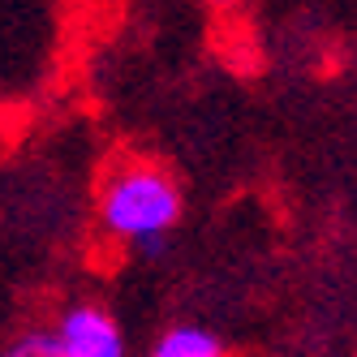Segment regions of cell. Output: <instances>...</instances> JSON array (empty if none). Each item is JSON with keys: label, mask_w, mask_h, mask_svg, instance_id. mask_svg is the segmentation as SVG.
I'll list each match as a JSON object with an SVG mask.
<instances>
[{"label": "cell", "mask_w": 357, "mask_h": 357, "mask_svg": "<svg viewBox=\"0 0 357 357\" xmlns=\"http://www.w3.org/2000/svg\"><path fill=\"white\" fill-rule=\"evenodd\" d=\"M99 224L121 241L172 233L181 224V190L160 164H121L99 190Z\"/></svg>", "instance_id": "1"}, {"label": "cell", "mask_w": 357, "mask_h": 357, "mask_svg": "<svg viewBox=\"0 0 357 357\" xmlns=\"http://www.w3.org/2000/svg\"><path fill=\"white\" fill-rule=\"evenodd\" d=\"M0 357H65L56 331H26L22 340H13Z\"/></svg>", "instance_id": "4"}, {"label": "cell", "mask_w": 357, "mask_h": 357, "mask_svg": "<svg viewBox=\"0 0 357 357\" xmlns=\"http://www.w3.org/2000/svg\"><path fill=\"white\" fill-rule=\"evenodd\" d=\"M56 340L65 357H125L121 323L104 305H73L56 323Z\"/></svg>", "instance_id": "2"}, {"label": "cell", "mask_w": 357, "mask_h": 357, "mask_svg": "<svg viewBox=\"0 0 357 357\" xmlns=\"http://www.w3.org/2000/svg\"><path fill=\"white\" fill-rule=\"evenodd\" d=\"M207 5H220L224 9V5H237V0H207Z\"/></svg>", "instance_id": "5"}, {"label": "cell", "mask_w": 357, "mask_h": 357, "mask_svg": "<svg viewBox=\"0 0 357 357\" xmlns=\"http://www.w3.org/2000/svg\"><path fill=\"white\" fill-rule=\"evenodd\" d=\"M151 357H228L224 344L202 327H172L155 340Z\"/></svg>", "instance_id": "3"}]
</instances>
